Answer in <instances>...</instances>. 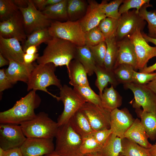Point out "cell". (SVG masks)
<instances>
[{
	"label": "cell",
	"mask_w": 156,
	"mask_h": 156,
	"mask_svg": "<svg viewBox=\"0 0 156 156\" xmlns=\"http://www.w3.org/2000/svg\"><path fill=\"white\" fill-rule=\"evenodd\" d=\"M85 33V45L88 46L96 45L105 40L98 26Z\"/></svg>",
	"instance_id": "ab89813d"
},
{
	"label": "cell",
	"mask_w": 156,
	"mask_h": 156,
	"mask_svg": "<svg viewBox=\"0 0 156 156\" xmlns=\"http://www.w3.org/2000/svg\"><path fill=\"white\" fill-rule=\"evenodd\" d=\"M56 67L52 63L35 65L27 83V91H43L59 101V97L49 92L47 88L54 85L60 89L62 87L60 80L55 74Z\"/></svg>",
	"instance_id": "3957f363"
},
{
	"label": "cell",
	"mask_w": 156,
	"mask_h": 156,
	"mask_svg": "<svg viewBox=\"0 0 156 156\" xmlns=\"http://www.w3.org/2000/svg\"><path fill=\"white\" fill-rule=\"evenodd\" d=\"M0 156H23L20 148L4 150L0 147Z\"/></svg>",
	"instance_id": "7dc6e473"
},
{
	"label": "cell",
	"mask_w": 156,
	"mask_h": 156,
	"mask_svg": "<svg viewBox=\"0 0 156 156\" xmlns=\"http://www.w3.org/2000/svg\"><path fill=\"white\" fill-rule=\"evenodd\" d=\"M19 10L23 15L27 36L36 30L48 28L53 21L36 7L32 0H28L27 7L19 8Z\"/></svg>",
	"instance_id": "9c48e42d"
},
{
	"label": "cell",
	"mask_w": 156,
	"mask_h": 156,
	"mask_svg": "<svg viewBox=\"0 0 156 156\" xmlns=\"http://www.w3.org/2000/svg\"><path fill=\"white\" fill-rule=\"evenodd\" d=\"M39 56L38 53L29 54L25 53L23 56L24 62L26 64H32L33 62L37 60Z\"/></svg>",
	"instance_id": "c3c4849f"
},
{
	"label": "cell",
	"mask_w": 156,
	"mask_h": 156,
	"mask_svg": "<svg viewBox=\"0 0 156 156\" xmlns=\"http://www.w3.org/2000/svg\"><path fill=\"white\" fill-rule=\"evenodd\" d=\"M103 146L88 135L82 138L80 151L82 154L85 155L89 154L99 152Z\"/></svg>",
	"instance_id": "f35d334b"
},
{
	"label": "cell",
	"mask_w": 156,
	"mask_h": 156,
	"mask_svg": "<svg viewBox=\"0 0 156 156\" xmlns=\"http://www.w3.org/2000/svg\"><path fill=\"white\" fill-rule=\"evenodd\" d=\"M41 102L40 96L32 90L17 101L9 109L0 112V124L20 125L34 118L36 114L34 110Z\"/></svg>",
	"instance_id": "7a4b0ae2"
},
{
	"label": "cell",
	"mask_w": 156,
	"mask_h": 156,
	"mask_svg": "<svg viewBox=\"0 0 156 156\" xmlns=\"http://www.w3.org/2000/svg\"><path fill=\"white\" fill-rule=\"evenodd\" d=\"M8 60L9 66L5 72L10 82L12 85L19 81L27 83L36 64H26L12 60Z\"/></svg>",
	"instance_id": "ac0fdd59"
},
{
	"label": "cell",
	"mask_w": 156,
	"mask_h": 156,
	"mask_svg": "<svg viewBox=\"0 0 156 156\" xmlns=\"http://www.w3.org/2000/svg\"><path fill=\"white\" fill-rule=\"evenodd\" d=\"M85 15L79 21L85 33L98 26L101 21L106 17L101 11L100 3L94 0H88Z\"/></svg>",
	"instance_id": "e0dca14e"
},
{
	"label": "cell",
	"mask_w": 156,
	"mask_h": 156,
	"mask_svg": "<svg viewBox=\"0 0 156 156\" xmlns=\"http://www.w3.org/2000/svg\"><path fill=\"white\" fill-rule=\"evenodd\" d=\"M0 37L14 38L23 43L26 40L23 17L18 10L8 19L0 22Z\"/></svg>",
	"instance_id": "7c38bea8"
},
{
	"label": "cell",
	"mask_w": 156,
	"mask_h": 156,
	"mask_svg": "<svg viewBox=\"0 0 156 156\" xmlns=\"http://www.w3.org/2000/svg\"><path fill=\"white\" fill-rule=\"evenodd\" d=\"M4 69L0 70V92H2L5 90L11 88L12 84L9 81L6 76Z\"/></svg>",
	"instance_id": "bcb514c9"
},
{
	"label": "cell",
	"mask_w": 156,
	"mask_h": 156,
	"mask_svg": "<svg viewBox=\"0 0 156 156\" xmlns=\"http://www.w3.org/2000/svg\"><path fill=\"white\" fill-rule=\"evenodd\" d=\"M118 156H125L119 154Z\"/></svg>",
	"instance_id": "6125c7cd"
},
{
	"label": "cell",
	"mask_w": 156,
	"mask_h": 156,
	"mask_svg": "<svg viewBox=\"0 0 156 156\" xmlns=\"http://www.w3.org/2000/svg\"><path fill=\"white\" fill-rule=\"evenodd\" d=\"M134 70L132 66L126 64H120L114 69V72L119 84L125 85L132 82Z\"/></svg>",
	"instance_id": "836d02e7"
},
{
	"label": "cell",
	"mask_w": 156,
	"mask_h": 156,
	"mask_svg": "<svg viewBox=\"0 0 156 156\" xmlns=\"http://www.w3.org/2000/svg\"></svg>",
	"instance_id": "be15d7a7"
},
{
	"label": "cell",
	"mask_w": 156,
	"mask_h": 156,
	"mask_svg": "<svg viewBox=\"0 0 156 156\" xmlns=\"http://www.w3.org/2000/svg\"><path fill=\"white\" fill-rule=\"evenodd\" d=\"M118 48L117 59L114 70L118 65L126 64L132 66L135 70L137 64V57L134 45L128 38L117 41Z\"/></svg>",
	"instance_id": "ffe728a7"
},
{
	"label": "cell",
	"mask_w": 156,
	"mask_h": 156,
	"mask_svg": "<svg viewBox=\"0 0 156 156\" xmlns=\"http://www.w3.org/2000/svg\"><path fill=\"white\" fill-rule=\"evenodd\" d=\"M87 156H103L99 152H97L88 154Z\"/></svg>",
	"instance_id": "680465c9"
},
{
	"label": "cell",
	"mask_w": 156,
	"mask_h": 156,
	"mask_svg": "<svg viewBox=\"0 0 156 156\" xmlns=\"http://www.w3.org/2000/svg\"><path fill=\"white\" fill-rule=\"evenodd\" d=\"M146 85L156 95V77L146 84Z\"/></svg>",
	"instance_id": "f5cc1de1"
},
{
	"label": "cell",
	"mask_w": 156,
	"mask_h": 156,
	"mask_svg": "<svg viewBox=\"0 0 156 156\" xmlns=\"http://www.w3.org/2000/svg\"><path fill=\"white\" fill-rule=\"evenodd\" d=\"M112 133L111 129L94 131L89 134L92 137L99 143L103 146L108 138Z\"/></svg>",
	"instance_id": "f6af8a7d"
},
{
	"label": "cell",
	"mask_w": 156,
	"mask_h": 156,
	"mask_svg": "<svg viewBox=\"0 0 156 156\" xmlns=\"http://www.w3.org/2000/svg\"><path fill=\"white\" fill-rule=\"evenodd\" d=\"M156 77V73H144L133 72L132 82L140 85H146Z\"/></svg>",
	"instance_id": "ee69618b"
},
{
	"label": "cell",
	"mask_w": 156,
	"mask_h": 156,
	"mask_svg": "<svg viewBox=\"0 0 156 156\" xmlns=\"http://www.w3.org/2000/svg\"><path fill=\"white\" fill-rule=\"evenodd\" d=\"M73 89L86 101L96 105L102 106L100 96L96 93L90 86H77Z\"/></svg>",
	"instance_id": "8d00e7d4"
},
{
	"label": "cell",
	"mask_w": 156,
	"mask_h": 156,
	"mask_svg": "<svg viewBox=\"0 0 156 156\" xmlns=\"http://www.w3.org/2000/svg\"><path fill=\"white\" fill-rule=\"evenodd\" d=\"M118 24V19L106 17L101 21L98 26L106 39L116 36Z\"/></svg>",
	"instance_id": "74e56055"
},
{
	"label": "cell",
	"mask_w": 156,
	"mask_h": 156,
	"mask_svg": "<svg viewBox=\"0 0 156 156\" xmlns=\"http://www.w3.org/2000/svg\"><path fill=\"white\" fill-rule=\"evenodd\" d=\"M42 55L37 60L38 64L53 63L56 67L66 66L68 71L71 61L75 59L77 46L71 42L56 37L47 41Z\"/></svg>",
	"instance_id": "6da1fadb"
},
{
	"label": "cell",
	"mask_w": 156,
	"mask_h": 156,
	"mask_svg": "<svg viewBox=\"0 0 156 156\" xmlns=\"http://www.w3.org/2000/svg\"><path fill=\"white\" fill-rule=\"evenodd\" d=\"M150 7H152L150 3L144 4L140 8L139 13L141 17L148 23L149 36L156 34V10L148 11L146 8Z\"/></svg>",
	"instance_id": "e575fe53"
},
{
	"label": "cell",
	"mask_w": 156,
	"mask_h": 156,
	"mask_svg": "<svg viewBox=\"0 0 156 156\" xmlns=\"http://www.w3.org/2000/svg\"><path fill=\"white\" fill-rule=\"evenodd\" d=\"M80 110L87 118L94 131L110 129L109 111L102 106L85 103Z\"/></svg>",
	"instance_id": "30bf717a"
},
{
	"label": "cell",
	"mask_w": 156,
	"mask_h": 156,
	"mask_svg": "<svg viewBox=\"0 0 156 156\" xmlns=\"http://www.w3.org/2000/svg\"><path fill=\"white\" fill-rule=\"evenodd\" d=\"M155 70H156V62L151 66L145 67L142 70H139V72L144 73H152Z\"/></svg>",
	"instance_id": "816d5d0a"
},
{
	"label": "cell",
	"mask_w": 156,
	"mask_h": 156,
	"mask_svg": "<svg viewBox=\"0 0 156 156\" xmlns=\"http://www.w3.org/2000/svg\"><path fill=\"white\" fill-rule=\"evenodd\" d=\"M137 114L140 118L141 122L149 138L152 140L156 139V113L148 112L140 108L135 109Z\"/></svg>",
	"instance_id": "83f0119b"
},
{
	"label": "cell",
	"mask_w": 156,
	"mask_h": 156,
	"mask_svg": "<svg viewBox=\"0 0 156 156\" xmlns=\"http://www.w3.org/2000/svg\"><path fill=\"white\" fill-rule=\"evenodd\" d=\"M124 138L147 149H149L152 145L148 141L149 138L140 120L138 118L134 120L125 133Z\"/></svg>",
	"instance_id": "44dd1931"
},
{
	"label": "cell",
	"mask_w": 156,
	"mask_h": 156,
	"mask_svg": "<svg viewBox=\"0 0 156 156\" xmlns=\"http://www.w3.org/2000/svg\"><path fill=\"white\" fill-rule=\"evenodd\" d=\"M54 153L62 156H84L80 151L82 138L69 122L59 127Z\"/></svg>",
	"instance_id": "5b68a950"
},
{
	"label": "cell",
	"mask_w": 156,
	"mask_h": 156,
	"mask_svg": "<svg viewBox=\"0 0 156 156\" xmlns=\"http://www.w3.org/2000/svg\"><path fill=\"white\" fill-rule=\"evenodd\" d=\"M68 0H62L56 4L47 6L42 12L49 20L60 21L68 20L67 7Z\"/></svg>",
	"instance_id": "4316f807"
},
{
	"label": "cell",
	"mask_w": 156,
	"mask_h": 156,
	"mask_svg": "<svg viewBox=\"0 0 156 156\" xmlns=\"http://www.w3.org/2000/svg\"><path fill=\"white\" fill-rule=\"evenodd\" d=\"M44 156H61V155H57V154L54 153L53 152V153H52L51 154H49L47 155H44ZM84 156H86V155H85Z\"/></svg>",
	"instance_id": "91938a15"
},
{
	"label": "cell",
	"mask_w": 156,
	"mask_h": 156,
	"mask_svg": "<svg viewBox=\"0 0 156 156\" xmlns=\"http://www.w3.org/2000/svg\"><path fill=\"white\" fill-rule=\"evenodd\" d=\"M142 33L144 38L147 42H151L154 44L156 47V38L149 36L143 31L142 32Z\"/></svg>",
	"instance_id": "11a10c76"
},
{
	"label": "cell",
	"mask_w": 156,
	"mask_h": 156,
	"mask_svg": "<svg viewBox=\"0 0 156 156\" xmlns=\"http://www.w3.org/2000/svg\"><path fill=\"white\" fill-rule=\"evenodd\" d=\"M19 10L13 0H0V19L6 20Z\"/></svg>",
	"instance_id": "60d3db41"
},
{
	"label": "cell",
	"mask_w": 156,
	"mask_h": 156,
	"mask_svg": "<svg viewBox=\"0 0 156 156\" xmlns=\"http://www.w3.org/2000/svg\"><path fill=\"white\" fill-rule=\"evenodd\" d=\"M68 122L74 130L82 138L94 131L86 116L80 109L71 118Z\"/></svg>",
	"instance_id": "cb8c5ba5"
},
{
	"label": "cell",
	"mask_w": 156,
	"mask_h": 156,
	"mask_svg": "<svg viewBox=\"0 0 156 156\" xmlns=\"http://www.w3.org/2000/svg\"><path fill=\"white\" fill-rule=\"evenodd\" d=\"M134 120L127 109H114L110 114V129L112 133L121 139L124 138L125 133Z\"/></svg>",
	"instance_id": "2e32d148"
},
{
	"label": "cell",
	"mask_w": 156,
	"mask_h": 156,
	"mask_svg": "<svg viewBox=\"0 0 156 156\" xmlns=\"http://www.w3.org/2000/svg\"><path fill=\"white\" fill-rule=\"evenodd\" d=\"M96 79L95 85L99 91V95H102L104 89L107 87L108 83L115 88L119 84L116 77L114 70L106 68L104 66L96 65L94 70Z\"/></svg>",
	"instance_id": "603a6c76"
},
{
	"label": "cell",
	"mask_w": 156,
	"mask_h": 156,
	"mask_svg": "<svg viewBox=\"0 0 156 156\" xmlns=\"http://www.w3.org/2000/svg\"><path fill=\"white\" fill-rule=\"evenodd\" d=\"M122 150L120 153L125 156H150L148 149L144 148L130 140L122 139Z\"/></svg>",
	"instance_id": "1f68e13d"
},
{
	"label": "cell",
	"mask_w": 156,
	"mask_h": 156,
	"mask_svg": "<svg viewBox=\"0 0 156 156\" xmlns=\"http://www.w3.org/2000/svg\"><path fill=\"white\" fill-rule=\"evenodd\" d=\"M0 53L8 60L24 63L25 53L19 41L15 38H5L0 37Z\"/></svg>",
	"instance_id": "d6986e66"
},
{
	"label": "cell",
	"mask_w": 156,
	"mask_h": 156,
	"mask_svg": "<svg viewBox=\"0 0 156 156\" xmlns=\"http://www.w3.org/2000/svg\"><path fill=\"white\" fill-rule=\"evenodd\" d=\"M140 29H138L128 37L133 44L136 56L135 70H141L147 66L149 60L156 57V47L149 45L144 38Z\"/></svg>",
	"instance_id": "4fadbf2b"
},
{
	"label": "cell",
	"mask_w": 156,
	"mask_h": 156,
	"mask_svg": "<svg viewBox=\"0 0 156 156\" xmlns=\"http://www.w3.org/2000/svg\"><path fill=\"white\" fill-rule=\"evenodd\" d=\"M13 1L19 8H26L28 5V0H13Z\"/></svg>",
	"instance_id": "f907efd6"
},
{
	"label": "cell",
	"mask_w": 156,
	"mask_h": 156,
	"mask_svg": "<svg viewBox=\"0 0 156 156\" xmlns=\"http://www.w3.org/2000/svg\"><path fill=\"white\" fill-rule=\"evenodd\" d=\"M59 97V101H62L64 108L57 119L58 127L68 122L71 118L86 102L73 88L66 84L60 89Z\"/></svg>",
	"instance_id": "52a82bcc"
},
{
	"label": "cell",
	"mask_w": 156,
	"mask_h": 156,
	"mask_svg": "<svg viewBox=\"0 0 156 156\" xmlns=\"http://www.w3.org/2000/svg\"><path fill=\"white\" fill-rule=\"evenodd\" d=\"M88 3L83 0H68L67 10L68 21H76L82 18L86 11Z\"/></svg>",
	"instance_id": "f546056e"
},
{
	"label": "cell",
	"mask_w": 156,
	"mask_h": 156,
	"mask_svg": "<svg viewBox=\"0 0 156 156\" xmlns=\"http://www.w3.org/2000/svg\"><path fill=\"white\" fill-rule=\"evenodd\" d=\"M20 125L0 124V147L4 150L20 148L26 139Z\"/></svg>",
	"instance_id": "5bb4252c"
},
{
	"label": "cell",
	"mask_w": 156,
	"mask_h": 156,
	"mask_svg": "<svg viewBox=\"0 0 156 156\" xmlns=\"http://www.w3.org/2000/svg\"><path fill=\"white\" fill-rule=\"evenodd\" d=\"M70 81L69 83L74 87L90 86L86 71L83 66L77 60H72L68 71Z\"/></svg>",
	"instance_id": "7402d4cb"
},
{
	"label": "cell",
	"mask_w": 156,
	"mask_h": 156,
	"mask_svg": "<svg viewBox=\"0 0 156 156\" xmlns=\"http://www.w3.org/2000/svg\"><path fill=\"white\" fill-rule=\"evenodd\" d=\"M106 51L104 66L106 69L114 70L118 55V48L116 36L105 39Z\"/></svg>",
	"instance_id": "f1b7e54d"
},
{
	"label": "cell",
	"mask_w": 156,
	"mask_h": 156,
	"mask_svg": "<svg viewBox=\"0 0 156 156\" xmlns=\"http://www.w3.org/2000/svg\"><path fill=\"white\" fill-rule=\"evenodd\" d=\"M118 20L116 36L117 41L128 37L138 29L143 31L146 23L135 9L121 14Z\"/></svg>",
	"instance_id": "8fae6325"
},
{
	"label": "cell",
	"mask_w": 156,
	"mask_h": 156,
	"mask_svg": "<svg viewBox=\"0 0 156 156\" xmlns=\"http://www.w3.org/2000/svg\"><path fill=\"white\" fill-rule=\"evenodd\" d=\"M36 7L41 11L43 10L46 7V0H32Z\"/></svg>",
	"instance_id": "681fc988"
},
{
	"label": "cell",
	"mask_w": 156,
	"mask_h": 156,
	"mask_svg": "<svg viewBox=\"0 0 156 156\" xmlns=\"http://www.w3.org/2000/svg\"><path fill=\"white\" fill-rule=\"evenodd\" d=\"M37 47V46L34 45L29 47L27 49L25 53L29 54H34L37 53L38 49Z\"/></svg>",
	"instance_id": "db71d44e"
},
{
	"label": "cell",
	"mask_w": 156,
	"mask_h": 156,
	"mask_svg": "<svg viewBox=\"0 0 156 156\" xmlns=\"http://www.w3.org/2000/svg\"><path fill=\"white\" fill-rule=\"evenodd\" d=\"M75 59L78 60L85 68L87 75H92L96 64L89 47L86 45L77 47Z\"/></svg>",
	"instance_id": "d4e9b609"
},
{
	"label": "cell",
	"mask_w": 156,
	"mask_h": 156,
	"mask_svg": "<svg viewBox=\"0 0 156 156\" xmlns=\"http://www.w3.org/2000/svg\"><path fill=\"white\" fill-rule=\"evenodd\" d=\"M52 37H56L68 41L77 47L85 45V33L79 21L65 22L53 21L48 28Z\"/></svg>",
	"instance_id": "8992f818"
},
{
	"label": "cell",
	"mask_w": 156,
	"mask_h": 156,
	"mask_svg": "<svg viewBox=\"0 0 156 156\" xmlns=\"http://www.w3.org/2000/svg\"><path fill=\"white\" fill-rule=\"evenodd\" d=\"M53 139L27 138L20 148L23 156H42L51 154L55 146Z\"/></svg>",
	"instance_id": "9a60e30c"
},
{
	"label": "cell",
	"mask_w": 156,
	"mask_h": 156,
	"mask_svg": "<svg viewBox=\"0 0 156 156\" xmlns=\"http://www.w3.org/2000/svg\"><path fill=\"white\" fill-rule=\"evenodd\" d=\"M123 1L114 0L108 3L106 1L103 0L100 3V7L106 17L119 19L121 15L119 12V9Z\"/></svg>",
	"instance_id": "d590c367"
},
{
	"label": "cell",
	"mask_w": 156,
	"mask_h": 156,
	"mask_svg": "<svg viewBox=\"0 0 156 156\" xmlns=\"http://www.w3.org/2000/svg\"><path fill=\"white\" fill-rule=\"evenodd\" d=\"M148 36H149L150 37H152V38H156V34L154 35H149V36L148 35Z\"/></svg>",
	"instance_id": "94428289"
},
{
	"label": "cell",
	"mask_w": 156,
	"mask_h": 156,
	"mask_svg": "<svg viewBox=\"0 0 156 156\" xmlns=\"http://www.w3.org/2000/svg\"><path fill=\"white\" fill-rule=\"evenodd\" d=\"M122 139L112 133L99 153L103 156H118L122 150Z\"/></svg>",
	"instance_id": "d6a6232c"
},
{
	"label": "cell",
	"mask_w": 156,
	"mask_h": 156,
	"mask_svg": "<svg viewBox=\"0 0 156 156\" xmlns=\"http://www.w3.org/2000/svg\"><path fill=\"white\" fill-rule=\"evenodd\" d=\"M20 125L26 138L53 139L56 137L59 127L57 122L44 112H39L33 119Z\"/></svg>",
	"instance_id": "277c9868"
},
{
	"label": "cell",
	"mask_w": 156,
	"mask_h": 156,
	"mask_svg": "<svg viewBox=\"0 0 156 156\" xmlns=\"http://www.w3.org/2000/svg\"><path fill=\"white\" fill-rule=\"evenodd\" d=\"M148 149L150 156H156V143L152 145Z\"/></svg>",
	"instance_id": "6f0895ef"
},
{
	"label": "cell",
	"mask_w": 156,
	"mask_h": 156,
	"mask_svg": "<svg viewBox=\"0 0 156 156\" xmlns=\"http://www.w3.org/2000/svg\"><path fill=\"white\" fill-rule=\"evenodd\" d=\"M150 1L149 0H124L119 7V12L122 14L127 12L131 9L134 8L139 13L141 7L145 4L149 3Z\"/></svg>",
	"instance_id": "7bdbcfd3"
},
{
	"label": "cell",
	"mask_w": 156,
	"mask_h": 156,
	"mask_svg": "<svg viewBox=\"0 0 156 156\" xmlns=\"http://www.w3.org/2000/svg\"><path fill=\"white\" fill-rule=\"evenodd\" d=\"M100 97L102 106L110 112L120 107L122 104V97L112 85L104 89Z\"/></svg>",
	"instance_id": "484cf974"
},
{
	"label": "cell",
	"mask_w": 156,
	"mask_h": 156,
	"mask_svg": "<svg viewBox=\"0 0 156 156\" xmlns=\"http://www.w3.org/2000/svg\"><path fill=\"white\" fill-rule=\"evenodd\" d=\"M52 38L49 33L48 28L35 31L27 36V38L23 43V50L25 53L29 47L33 45L37 47L42 43H46Z\"/></svg>",
	"instance_id": "4dcf8cb0"
},
{
	"label": "cell",
	"mask_w": 156,
	"mask_h": 156,
	"mask_svg": "<svg viewBox=\"0 0 156 156\" xmlns=\"http://www.w3.org/2000/svg\"><path fill=\"white\" fill-rule=\"evenodd\" d=\"M126 89L133 92L134 98L131 101L133 108L140 109L148 112L156 113V95L146 85H140L133 82L124 85Z\"/></svg>",
	"instance_id": "ba28073f"
},
{
	"label": "cell",
	"mask_w": 156,
	"mask_h": 156,
	"mask_svg": "<svg viewBox=\"0 0 156 156\" xmlns=\"http://www.w3.org/2000/svg\"><path fill=\"white\" fill-rule=\"evenodd\" d=\"M9 61L3 56L2 54L0 53V67H2L6 65H9Z\"/></svg>",
	"instance_id": "9f6ffc18"
},
{
	"label": "cell",
	"mask_w": 156,
	"mask_h": 156,
	"mask_svg": "<svg viewBox=\"0 0 156 156\" xmlns=\"http://www.w3.org/2000/svg\"><path fill=\"white\" fill-rule=\"evenodd\" d=\"M90 48L94 58L96 65L104 66L107 46L104 41L94 46H88Z\"/></svg>",
	"instance_id": "b9f144b4"
}]
</instances>
